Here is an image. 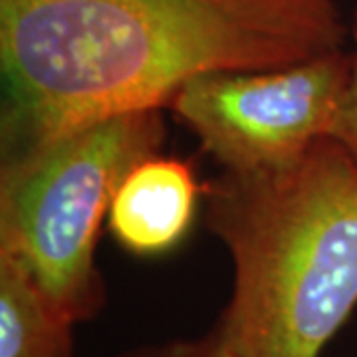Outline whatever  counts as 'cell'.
I'll use <instances>...</instances> for the list:
<instances>
[{
    "label": "cell",
    "instance_id": "obj_1",
    "mask_svg": "<svg viewBox=\"0 0 357 357\" xmlns=\"http://www.w3.org/2000/svg\"><path fill=\"white\" fill-rule=\"evenodd\" d=\"M333 0H0L4 151L167 107L191 79L344 48Z\"/></svg>",
    "mask_w": 357,
    "mask_h": 357
},
{
    "label": "cell",
    "instance_id": "obj_2",
    "mask_svg": "<svg viewBox=\"0 0 357 357\" xmlns=\"http://www.w3.org/2000/svg\"><path fill=\"white\" fill-rule=\"evenodd\" d=\"M206 227L229 250L218 319L236 357H318L357 306V163L332 137L296 163L222 171Z\"/></svg>",
    "mask_w": 357,
    "mask_h": 357
},
{
    "label": "cell",
    "instance_id": "obj_3",
    "mask_svg": "<svg viewBox=\"0 0 357 357\" xmlns=\"http://www.w3.org/2000/svg\"><path fill=\"white\" fill-rule=\"evenodd\" d=\"M165 141L161 109L100 119L4 151L0 250L20 260L70 321L96 316L105 286L96 246L112 201L135 163Z\"/></svg>",
    "mask_w": 357,
    "mask_h": 357
},
{
    "label": "cell",
    "instance_id": "obj_4",
    "mask_svg": "<svg viewBox=\"0 0 357 357\" xmlns=\"http://www.w3.org/2000/svg\"><path fill=\"white\" fill-rule=\"evenodd\" d=\"M351 54L217 72L191 79L169 109L222 171L260 173L296 163L332 135Z\"/></svg>",
    "mask_w": 357,
    "mask_h": 357
},
{
    "label": "cell",
    "instance_id": "obj_5",
    "mask_svg": "<svg viewBox=\"0 0 357 357\" xmlns=\"http://www.w3.org/2000/svg\"><path fill=\"white\" fill-rule=\"evenodd\" d=\"M204 197L191 163L153 153L131 167L107 215L109 232L135 256L173 250L191 230Z\"/></svg>",
    "mask_w": 357,
    "mask_h": 357
},
{
    "label": "cell",
    "instance_id": "obj_6",
    "mask_svg": "<svg viewBox=\"0 0 357 357\" xmlns=\"http://www.w3.org/2000/svg\"><path fill=\"white\" fill-rule=\"evenodd\" d=\"M24 264L0 250V357H72V328Z\"/></svg>",
    "mask_w": 357,
    "mask_h": 357
},
{
    "label": "cell",
    "instance_id": "obj_7",
    "mask_svg": "<svg viewBox=\"0 0 357 357\" xmlns=\"http://www.w3.org/2000/svg\"><path fill=\"white\" fill-rule=\"evenodd\" d=\"M330 137L337 145H342L357 163V54H351L349 77L345 84Z\"/></svg>",
    "mask_w": 357,
    "mask_h": 357
},
{
    "label": "cell",
    "instance_id": "obj_8",
    "mask_svg": "<svg viewBox=\"0 0 357 357\" xmlns=\"http://www.w3.org/2000/svg\"><path fill=\"white\" fill-rule=\"evenodd\" d=\"M181 357H236V354L230 345L229 335L225 332L222 324L218 321L217 326L201 340L183 342Z\"/></svg>",
    "mask_w": 357,
    "mask_h": 357
},
{
    "label": "cell",
    "instance_id": "obj_9",
    "mask_svg": "<svg viewBox=\"0 0 357 357\" xmlns=\"http://www.w3.org/2000/svg\"><path fill=\"white\" fill-rule=\"evenodd\" d=\"M181 354H183V342L157 345V347H141L128 357H181Z\"/></svg>",
    "mask_w": 357,
    "mask_h": 357
},
{
    "label": "cell",
    "instance_id": "obj_10",
    "mask_svg": "<svg viewBox=\"0 0 357 357\" xmlns=\"http://www.w3.org/2000/svg\"><path fill=\"white\" fill-rule=\"evenodd\" d=\"M349 34H351V38L356 40V44H357V2H356V8H354L351 22H349Z\"/></svg>",
    "mask_w": 357,
    "mask_h": 357
}]
</instances>
